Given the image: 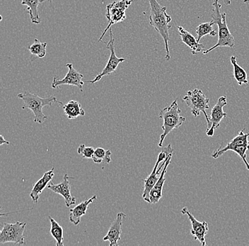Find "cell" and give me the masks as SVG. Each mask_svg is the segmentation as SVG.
Listing matches in <instances>:
<instances>
[{
  "label": "cell",
  "mask_w": 249,
  "mask_h": 246,
  "mask_svg": "<svg viewBox=\"0 0 249 246\" xmlns=\"http://www.w3.org/2000/svg\"><path fill=\"white\" fill-rule=\"evenodd\" d=\"M249 150V143L248 144L236 145V146H227L225 147L221 146L218 150L214 151L212 154V157L214 158H218L222 156L227 151H231L236 152L238 155L241 157L244 163H245L246 167L249 170V163L247 160V152Z\"/></svg>",
  "instance_id": "cell-16"
},
{
  "label": "cell",
  "mask_w": 249,
  "mask_h": 246,
  "mask_svg": "<svg viewBox=\"0 0 249 246\" xmlns=\"http://www.w3.org/2000/svg\"><path fill=\"white\" fill-rule=\"evenodd\" d=\"M213 9L212 17L213 20L217 25L218 34H219V38H218L217 43L209 49L203 51V55L209 54L213 50L219 47H229L233 48L235 47V40L233 38L232 34L230 32L227 23V14L225 12L222 13L221 8L222 5L219 3V0H214L213 4Z\"/></svg>",
  "instance_id": "cell-2"
},
{
  "label": "cell",
  "mask_w": 249,
  "mask_h": 246,
  "mask_svg": "<svg viewBox=\"0 0 249 246\" xmlns=\"http://www.w3.org/2000/svg\"><path fill=\"white\" fill-rule=\"evenodd\" d=\"M17 96L22 99L24 102V105L22 107L23 110L28 109L32 111L34 114V122L38 123L39 124H43L45 120L48 119L47 116L43 113V107L46 106L51 107L54 103L61 104L62 107L64 105L62 102L57 100V98L54 96L46 98L40 97L36 94H32L29 92H25V93L18 95Z\"/></svg>",
  "instance_id": "cell-3"
},
{
  "label": "cell",
  "mask_w": 249,
  "mask_h": 246,
  "mask_svg": "<svg viewBox=\"0 0 249 246\" xmlns=\"http://www.w3.org/2000/svg\"><path fill=\"white\" fill-rule=\"evenodd\" d=\"M45 1L51 2L52 0H22L21 4L27 6V11L29 12L31 22L34 24H39L41 22L40 16L38 15V6Z\"/></svg>",
  "instance_id": "cell-20"
},
{
  "label": "cell",
  "mask_w": 249,
  "mask_h": 246,
  "mask_svg": "<svg viewBox=\"0 0 249 246\" xmlns=\"http://www.w3.org/2000/svg\"><path fill=\"white\" fill-rule=\"evenodd\" d=\"M96 199H97L96 195H93L91 198L83 201L74 208H71L70 211V222L74 226H77L78 224H80L82 216L87 214L89 206Z\"/></svg>",
  "instance_id": "cell-18"
},
{
  "label": "cell",
  "mask_w": 249,
  "mask_h": 246,
  "mask_svg": "<svg viewBox=\"0 0 249 246\" xmlns=\"http://www.w3.org/2000/svg\"><path fill=\"white\" fill-rule=\"evenodd\" d=\"M178 29L179 35H180L182 41L190 48L193 55H196L198 53L204 51L205 46L197 41L196 37L193 36L191 33L188 32L183 26H178Z\"/></svg>",
  "instance_id": "cell-19"
},
{
  "label": "cell",
  "mask_w": 249,
  "mask_h": 246,
  "mask_svg": "<svg viewBox=\"0 0 249 246\" xmlns=\"http://www.w3.org/2000/svg\"><path fill=\"white\" fill-rule=\"evenodd\" d=\"M244 2L246 4H249V0H244Z\"/></svg>",
  "instance_id": "cell-30"
},
{
  "label": "cell",
  "mask_w": 249,
  "mask_h": 246,
  "mask_svg": "<svg viewBox=\"0 0 249 246\" xmlns=\"http://www.w3.org/2000/svg\"><path fill=\"white\" fill-rule=\"evenodd\" d=\"M65 67L68 68V72L65 77L63 79H60L58 77L55 76L54 77L53 81L52 88L57 89L60 88L61 85H71V86L77 87L80 89L81 91H83V85L85 82L82 81L84 76L81 74L79 71H77L73 66L72 64L68 63L65 65Z\"/></svg>",
  "instance_id": "cell-10"
},
{
  "label": "cell",
  "mask_w": 249,
  "mask_h": 246,
  "mask_svg": "<svg viewBox=\"0 0 249 246\" xmlns=\"http://www.w3.org/2000/svg\"><path fill=\"white\" fill-rule=\"evenodd\" d=\"M26 227V222L4 223L0 232V244L12 243L20 246L24 245L26 243L23 233Z\"/></svg>",
  "instance_id": "cell-8"
},
{
  "label": "cell",
  "mask_w": 249,
  "mask_h": 246,
  "mask_svg": "<svg viewBox=\"0 0 249 246\" xmlns=\"http://www.w3.org/2000/svg\"><path fill=\"white\" fill-rule=\"evenodd\" d=\"M181 110L178 107V99H175L169 107H165L160 113V119H162L163 133L160 136L159 146L162 147L165 138L174 129H178L183 123L186 122V119L180 115Z\"/></svg>",
  "instance_id": "cell-4"
},
{
  "label": "cell",
  "mask_w": 249,
  "mask_h": 246,
  "mask_svg": "<svg viewBox=\"0 0 249 246\" xmlns=\"http://www.w3.org/2000/svg\"><path fill=\"white\" fill-rule=\"evenodd\" d=\"M172 155L173 154H171L169 155V158L166 160V164H165L164 167H163L162 171L160 174L158 181L157 182V183L155 184V186L151 190L150 195H149V204H157L162 197L163 185H164L165 181H166L165 174L167 171L168 166L170 165Z\"/></svg>",
  "instance_id": "cell-15"
},
{
  "label": "cell",
  "mask_w": 249,
  "mask_h": 246,
  "mask_svg": "<svg viewBox=\"0 0 249 246\" xmlns=\"http://www.w3.org/2000/svg\"><path fill=\"white\" fill-rule=\"evenodd\" d=\"M174 149L171 147V145H168L166 148L163 149L161 152L159 154L158 158H157V163H156L155 167L152 173L150 174L145 180H143L144 183V190L142 193V198L145 202L149 203V195H150L151 190L155 186V184L158 181L160 177L159 175L161 174L165 164H166V160L169 158V155L173 154Z\"/></svg>",
  "instance_id": "cell-6"
},
{
  "label": "cell",
  "mask_w": 249,
  "mask_h": 246,
  "mask_svg": "<svg viewBox=\"0 0 249 246\" xmlns=\"http://www.w3.org/2000/svg\"><path fill=\"white\" fill-rule=\"evenodd\" d=\"M181 213L188 216V219H189L190 222L191 223V226H192L191 234L195 238V240L198 241L202 244V246H206L205 236H206L208 231H209L208 223L206 222H198L194 217V215L188 211L186 207L182 208Z\"/></svg>",
  "instance_id": "cell-12"
},
{
  "label": "cell",
  "mask_w": 249,
  "mask_h": 246,
  "mask_svg": "<svg viewBox=\"0 0 249 246\" xmlns=\"http://www.w3.org/2000/svg\"><path fill=\"white\" fill-rule=\"evenodd\" d=\"M111 155V151L110 150H105L103 148H97L95 149L94 153L91 159L96 164H100L102 163L108 164L112 160Z\"/></svg>",
  "instance_id": "cell-25"
},
{
  "label": "cell",
  "mask_w": 249,
  "mask_h": 246,
  "mask_svg": "<svg viewBox=\"0 0 249 246\" xmlns=\"http://www.w3.org/2000/svg\"><path fill=\"white\" fill-rule=\"evenodd\" d=\"M95 149L90 146H86L85 144H82L78 147L77 152L82 155V158L90 159L92 158Z\"/></svg>",
  "instance_id": "cell-27"
},
{
  "label": "cell",
  "mask_w": 249,
  "mask_h": 246,
  "mask_svg": "<svg viewBox=\"0 0 249 246\" xmlns=\"http://www.w3.org/2000/svg\"><path fill=\"white\" fill-rule=\"evenodd\" d=\"M227 104V97L220 96L218 99L217 103L212 109L211 114L210 116V124L211 127L206 131V134L208 136H213L214 131L220 126L221 121L224 118L227 117V114L224 112L223 108Z\"/></svg>",
  "instance_id": "cell-11"
},
{
  "label": "cell",
  "mask_w": 249,
  "mask_h": 246,
  "mask_svg": "<svg viewBox=\"0 0 249 246\" xmlns=\"http://www.w3.org/2000/svg\"><path fill=\"white\" fill-rule=\"evenodd\" d=\"M183 100L186 102L187 106L191 109V113L195 117L200 116V113L202 112L206 118L208 129L211 127L210 117L208 116L206 110H209L210 99H208L205 95L202 93L200 89H195L191 91H188L186 96L183 97Z\"/></svg>",
  "instance_id": "cell-5"
},
{
  "label": "cell",
  "mask_w": 249,
  "mask_h": 246,
  "mask_svg": "<svg viewBox=\"0 0 249 246\" xmlns=\"http://www.w3.org/2000/svg\"><path fill=\"white\" fill-rule=\"evenodd\" d=\"M150 5V15L149 24L162 37L166 49V60L171 58L169 52V41L170 40L169 30L171 28L170 23L172 19L166 12V7H162L157 0H148Z\"/></svg>",
  "instance_id": "cell-1"
},
{
  "label": "cell",
  "mask_w": 249,
  "mask_h": 246,
  "mask_svg": "<svg viewBox=\"0 0 249 246\" xmlns=\"http://www.w3.org/2000/svg\"><path fill=\"white\" fill-rule=\"evenodd\" d=\"M126 214L119 212L117 214L116 219L112 223L107 234L104 238V241H109L110 246H118V241H121L122 233V225Z\"/></svg>",
  "instance_id": "cell-14"
},
{
  "label": "cell",
  "mask_w": 249,
  "mask_h": 246,
  "mask_svg": "<svg viewBox=\"0 0 249 246\" xmlns=\"http://www.w3.org/2000/svg\"><path fill=\"white\" fill-rule=\"evenodd\" d=\"M46 42H41L38 39L34 40V43L28 48L33 56L43 58L46 56Z\"/></svg>",
  "instance_id": "cell-26"
},
{
  "label": "cell",
  "mask_w": 249,
  "mask_h": 246,
  "mask_svg": "<svg viewBox=\"0 0 249 246\" xmlns=\"http://www.w3.org/2000/svg\"><path fill=\"white\" fill-rule=\"evenodd\" d=\"M64 112L69 119H74L78 116H84L85 110L77 100H71L63 105Z\"/></svg>",
  "instance_id": "cell-21"
},
{
  "label": "cell",
  "mask_w": 249,
  "mask_h": 246,
  "mask_svg": "<svg viewBox=\"0 0 249 246\" xmlns=\"http://www.w3.org/2000/svg\"><path fill=\"white\" fill-rule=\"evenodd\" d=\"M231 0H225V4L227 5H230V4H231Z\"/></svg>",
  "instance_id": "cell-29"
},
{
  "label": "cell",
  "mask_w": 249,
  "mask_h": 246,
  "mask_svg": "<svg viewBox=\"0 0 249 246\" xmlns=\"http://www.w3.org/2000/svg\"><path fill=\"white\" fill-rule=\"evenodd\" d=\"M54 168H53L51 170L45 172L43 177L36 183L34 184L32 190L30 193L31 198L32 199L34 203H38L40 194L44 190L45 188L48 186V184L53 178L54 176Z\"/></svg>",
  "instance_id": "cell-17"
},
{
  "label": "cell",
  "mask_w": 249,
  "mask_h": 246,
  "mask_svg": "<svg viewBox=\"0 0 249 246\" xmlns=\"http://www.w3.org/2000/svg\"><path fill=\"white\" fill-rule=\"evenodd\" d=\"M230 61L233 68V77L236 79L238 85H243L244 84H248V77L247 73L244 68H241L240 65L237 63L236 56H232L230 57Z\"/></svg>",
  "instance_id": "cell-22"
},
{
  "label": "cell",
  "mask_w": 249,
  "mask_h": 246,
  "mask_svg": "<svg viewBox=\"0 0 249 246\" xmlns=\"http://www.w3.org/2000/svg\"><path fill=\"white\" fill-rule=\"evenodd\" d=\"M0 139H1V142H0V145H3L4 143H6V144L9 145L11 144V143L9 142V141H6L5 139H4V137H3V135H0Z\"/></svg>",
  "instance_id": "cell-28"
},
{
  "label": "cell",
  "mask_w": 249,
  "mask_h": 246,
  "mask_svg": "<svg viewBox=\"0 0 249 246\" xmlns=\"http://www.w3.org/2000/svg\"><path fill=\"white\" fill-rule=\"evenodd\" d=\"M107 49L110 50V56L109 57L108 63L106 65L105 68L103 69L100 74L98 75L93 80H87L85 82H89V83L94 84L99 82V80L104 76H110L112 73L116 71L119 64L125 61V59L124 57H117L116 51H115L114 38H113V32L112 29H110V40L107 43Z\"/></svg>",
  "instance_id": "cell-9"
},
{
  "label": "cell",
  "mask_w": 249,
  "mask_h": 246,
  "mask_svg": "<svg viewBox=\"0 0 249 246\" xmlns=\"http://www.w3.org/2000/svg\"><path fill=\"white\" fill-rule=\"evenodd\" d=\"M132 1H134V0H120L113 1L107 5L106 17L108 19V24L99 38V42L101 41V39L104 38L108 29H110L113 25L122 22L125 19L126 9L131 5Z\"/></svg>",
  "instance_id": "cell-7"
},
{
  "label": "cell",
  "mask_w": 249,
  "mask_h": 246,
  "mask_svg": "<svg viewBox=\"0 0 249 246\" xmlns=\"http://www.w3.org/2000/svg\"><path fill=\"white\" fill-rule=\"evenodd\" d=\"M51 222V234L56 241V246H63L64 230L63 228L58 224L53 218L48 216Z\"/></svg>",
  "instance_id": "cell-23"
},
{
  "label": "cell",
  "mask_w": 249,
  "mask_h": 246,
  "mask_svg": "<svg viewBox=\"0 0 249 246\" xmlns=\"http://www.w3.org/2000/svg\"><path fill=\"white\" fill-rule=\"evenodd\" d=\"M70 178L74 179V177H70L68 174H65L63 177V180L61 183L53 184L51 183L47 186L48 189H51L55 194H60L65 199V205L67 207L72 206L76 204V198L73 197L71 194V187L69 181Z\"/></svg>",
  "instance_id": "cell-13"
},
{
  "label": "cell",
  "mask_w": 249,
  "mask_h": 246,
  "mask_svg": "<svg viewBox=\"0 0 249 246\" xmlns=\"http://www.w3.org/2000/svg\"><path fill=\"white\" fill-rule=\"evenodd\" d=\"M214 25L215 23L213 20L210 22L202 23L196 28V34L197 35V41L200 42V39L205 36L210 35L211 37H215L217 32L214 29Z\"/></svg>",
  "instance_id": "cell-24"
}]
</instances>
